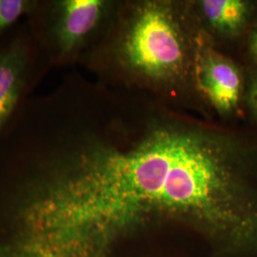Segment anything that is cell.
Masks as SVG:
<instances>
[{
    "label": "cell",
    "mask_w": 257,
    "mask_h": 257,
    "mask_svg": "<svg viewBox=\"0 0 257 257\" xmlns=\"http://www.w3.org/2000/svg\"><path fill=\"white\" fill-rule=\"evenodd\" d=\"M65 211L113 257H257V128L85 81L57 164Z\"/></svg>",
    "instance_id": "cell-1"
},
{
    "label": "cell",
    "mask_w": 257,
    "mask_h": 257,
    "mask_svg": "<svg viewBox=\"0 0 257 257\" xmlns=\"http://www.w3.org/2000/svg\"><path fill=\"white\" fill-rule=\"evenodd\" d=\"M200 37L188 0H119L110 26L79 62L104 85L214 120L197 90Z\"/></svg>",
    "instance_id": "cell-2"
},
{
    "label": "cell",
    "mask_w": 257,
    "mask_h": 257,
    "mask_svg": "<svg viewBox=\"0 0 257 257\" xmlns=\"http://www.w3.org/2000/svg\"><path fill=\"white\" fill-rule=\"evenodd\" d=\"M119 0H55L48 4L45 41L55 62L79 61L105 34Z\"/></svg>",
    "instance_id": "cell-3"
},
{
    "label": "cell",
    "mask_w": 257,
    "mask_h": 257,
    "mask_svg": "<svg viewBox=\"0 0 257 257\" xmlns=\"http://www.w3.org/2000/svg\"><path fill=\"white\" fill-rule=\"evenodd\" d=\"M245 81L242 64L211 46L201 34L196 84L203 104L213 119L225 124L245 123Z\"/></svg>",
    "instance_id": "cell-4"
},
{
    "label": "cell",
    "mask_w": 257,
    "mask_h": 257,
    "mask_svg": "<svg viewBox=\"0 0 257 257\" xmlns=\"http://www.w3.org/2000/svg\"><path fill=\"white\" fill-rule=\"evenodd\" d=\"M188 4L205 39L230 56L257 22V0H188Z\"/></svg>",
    "instance_id": "cell-5"
},
{
    "label": "cell",
    "mask_w": 257,
    "mask_h": 257,
    "mask_svg": "<svg viewBox=\"0 0 257 257\" xmlns=\"http://www.w3.org/2000/svg\"><path fill=\"white\" fill-rule=\"evenodd\" d=\"M30 59L27 44L19 39L0 51V134L26 89Z\"/></svg>",
    "instance_id": "cell-6"
},
{
    "label": "cell",
    "mask_w": 257,
    "mask_h": 257,
    "mask_svg": "<svg viewBox=\"0 0 257 257\" xmlns=\"http://www.w3.org/2000/svg\"><path fill=\"white\" fill-rule=\"evenodd\" d=\"M36 6L32 0H0V35Z\"/></svg>",
    "instance_id": "cell-7"
},
{
    "label": "cell",
    "mask_w": 257,
    "mask_h": 257,
    "mask_svg": "<svg viewBox=\"0 0 257 257\" xmlns=\"http://www.w3.org/2000/svg\"><path fill=\"white\" fill-rule=\"evenodd\" d=\"M245 70L244 115L245 123L257 128V67H247Z\"/></svg>",
    "instance_id": "cell-8"
},
{
    "label": "cell",
    "mask_w": 257,
    "mask_h": 257,
    "mask_svg": "<svg viewBox=\"0 0 257 257\" xmlns=\"http://www.w3.org/2000/svg\"><path fill=\"white\" fill-rule=\"evenodd\" d=\"M232 57L244 68L257 67V22L241 41Z\"/></svg>",
    "instance_id": "cell-9"
}]
</instances>
